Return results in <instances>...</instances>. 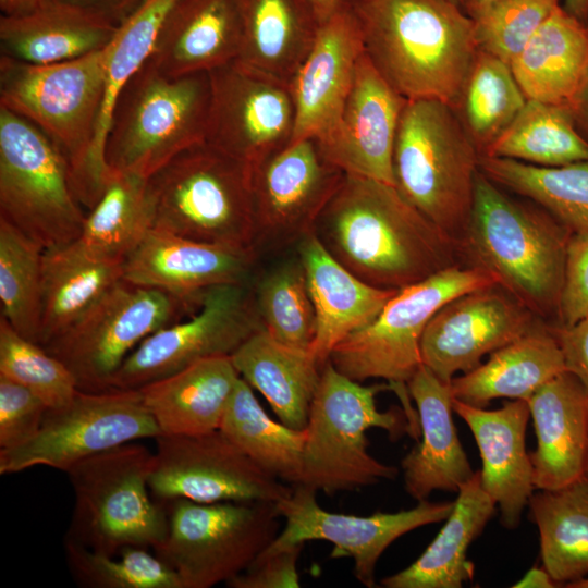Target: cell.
I'll use <instances>...</instances> for the list:
<instances>
[{
  "mask_svg": "<svg viewBox=\"0 0 588 588\" xmlns=\"http://www.w3.org/2000/svg\"><path fill=\"white\" fill-rule=\"evenodd\" d=\"M407 390L417 406L420 441L401 461L404 489L417 502L437 490L457 492L475 471L454 425L451 382L421 365Z\"/></svg>",
  "mask_w": 588,
  "mask_h": 588,
  "instance_id": "d4e9b609",
  "label": "cell"
},
{
  "mask_svg": "<svg viewBox=\"0 0 588 588\" xmlns=\"http://www.w3.org/2000/svg\"><path fill=\"white\" fill-rule=\"evenodd\" d=\"M208 73V144L250 168L292 142L295 107L290 85L237 60Z\"/></svg>",
  "mask_w": 588,
  "mask_h": 588,
  "instance_id": "d6986e66",
  "label": "cell"
},
{
  "mask_svg": "<svg viewBox=\"0 0 588 588\" xmlns=\"http://www.w3.org/2000/svg\"><path fill=\"white\" fill-rule=\"evenodd\" d=\"M500 0H466L464 11L474 20Z\"/></svg>",
  "mask_w": 588,
  "mask_h": 588,
  "instance_id": "91938a15",
  "label": "cell"
},
{
  "mask_svg": "<svg viewBox=\"0 0 588 588\" xmlns=\"http://www.w3.org/2000/svg\"><path fill=\"white\" fill-rule=\"evenodd\" d=\"M149 476L154 499L200 503L279 502L293 486L258 467L220 429L198 434H159Z\"/></svg>",
  "mask_w": 588,
  "mask_h": 588,
  "instance_id": "2e32d148",
  "label": "cell"
},
{
  "mask_svg": "<svg viewBox=\"0 0 588 588\" xmlns=\"http://www.w3.org/2000/svg\"><path fill=\"white\" fill-rule=\"evenodd\" d=\"M154 453L135 441L85 458L68 471L74 506L64 540L108 555L157 549L168 535L166 505L149 490Z\"/></svg>",
  "mask_w": 588,
  "mask_h": 588,
  "instance_id": "ba28073f",
  "label": "cell"
},
{
  "mask_svg": "<svg viewBox=\"0 0 588 588\" xmlns=\"http://www.w3.org/2000/svg\"><path fill=\"white\" fill-rule=\"evenodd\" d=\"M313 232L354 275L381 289L399 291L461 264L455 238L373 179L345 174Z\"/></svg>",
  "mask_w": 588,
  "mask_h": 588,
  "instance_id": "6da1fadb",
  "label": "cell"
},
{
  "mask_svg": "<svg viewBox=\"0 0 588 588\" xmlns=\"http://www.w3.org/2000/svg\"><path fill=\"white\" fill-rule=\"evenodd\" d=\"M168 535L155 553L183 588H210L241 574L280 532L277 503L268 501L162 502Z\"/></svg>",
  "mask_w": 588,
  "mask_h": 588,
  "instance_id": "8fae6325",
  "label": "cell"
},
{
  "mask_svg": "<svg viewBox=\"0 0 588 588\" xmlns=\"http://www.w3.org/2000/svg\"><path fill=\"white\" fill-rule=\"evenodd\" d=\"M384 390H391L389 383L364 385L330 360L323 365L304 429L302 485L332 495L396 477L395 466L369 453L366 432L380 428L399 438L415 428L403 408L378 409L376 396Z\"/></svg>",
  "mask_w": 588,
  "mask_h": 588,
  "instance_id": "5b68a950",
  "label": "cell"
},
{
  "mask_svg": "<svg viewBox=\"0 0 588 588\" xmlns=\"http://www.w3.org/2000/svg\"><path fill=\"white\" fill-rule=\"evenodd\" d=\"M568 230L546 210L506 195L480 170L458 240L465 265L489 272L535 316L559 310Z\"/></svg>",
  "mask_w": 588,
  "mask_h": 588,
  "instance_id": "3957f363",
  "label": "cell"
},
{
  "mask_svg": "<svg viewBox=\"0 0 588 588\" xmlns=\"http://www.w3.org/2000/svg\"><path fill=\"white\" fill-rule=\"evenodd\" d=\"M305 543L283 550L261 552L241 574L229 580V588H298L297 562Z\"/></svg>",
  "mask_w": 588,
  "mask_h": 588,
  "instance_id": "f907efd6",
  "label": "cell"
},
{
  "mask_svg": "<svg viewBox=\"0 0 588 588\" xmlns=\"http://www.w3.org/2000/svg\"><path fill=\"white\" fill-rule=\"evenodd\" d=\"M497 504L475 471L457 491L443 527L421 555L406 568L381 580L387 588H461L474 577L467 559L471 542L482 532Z\"/></svg>",
  "mask_w": 588,
  "mask_h": 588,
  "instance_id": "836d02e7",
  "label": "cell"
},
{
  "mask_svg": "<svg viewBox=\"0 0 588 588\" xmlns=\"http://www.w3.org/2000/svg\"><path fill=\"white\" fill-rule=\"evenodd\" d=\"M479 158L454 108L436 99L406 101L393 150L395 187L457 242L471 211Z\"/></svg>",
  "mask_w": 588,
  "mask_h": 588,
  "instance_id": "8992f818",
  "label": "cell"
},
{
  "mask_svg": "<svg viewBox=\"0 0 588 588\" xmlns=\"http://www.w3.org/2000/svg\"><path fill=\"white\" fill-rule=\"evenodd\" d=\"M107 48L51 64L0 57V106L38 127L69 166L75 195L89 210L105 187L94 169Z\"/></svg>",
  "mask_w": 588,
  "mask_h": 588,
  "instance_id": "277c9868",
  "label": "cell"
},
{
  "mask_svg": "<svg viewBox=\"0 0 588 588\" xmlns=\"http://www.w3.org/2000/svg\"><path fill=\"white\" fill-rule=\"evenodd\" d=\"M527 100L568 109L588 74V22L559 4L511 63Z\"/></svg>",
  "mask_w": 588,
  "mask_h": 588,
  "instance_id": "f1b7e54d",
  "label": "cell"
},
{
  "mask_svg": "<svg viewBox=\"0 0 588 588\" xmlns=\"http://www.w3.org/2000/svg\"><path fill=\"white\" fill-rule=\"evenodd\" d=\"M81 206L54 144L0 106V218L47 249L81 236Z\"/></svg>",
  "mask_w": 588,
  "mask_h": 588,
  "instance_id": "30bf717a",
  "label": "cell"
},
{
  "mask_svg": "<svg viewBox=\"0 0 588 588\" xmlns=\"http://www.w3.org/2000/svg\"><path fill=\"white\" fill-rule=\"evenodd\" d=\"M357 19L347 0L320 24L315 42L290 84L295 126L292 142L321 138L335 123L364 54Z\"/></svg>",
  "mask_w": 588,
  "mask_h": 588,
  "instance_id": "603a6c76",
  "label": "cell"
},
{
  "mask_svg": "<svg viewBox=\"0 0 588 588\" xmlns=\"http://www.w3.org/2000/svg\"><path fill=\"white\" fill-rule=\"evenodd\" d=\"M148 192L155 229L203 243L255 248L250 168L206 140L148 177Z\"/></svg>",
  "mask_w": 588,
  "mask_h": 588,
  "instance_id": "9c48e42d",
  "label": "cell"
},
{
  "mask_svg": "<svg viewBox=\"0 0 588 588\" xmlns=\"http://www.w3.org/2000/svg\"><path fill=\"white\" fill-rule=\"evenodd\" d=\"M191 305L164 291L121 280L44 347L72 371L81 391L110 390L125 358Z\"/></svg>",
  "mask_w": 588,
  "mask_h": 588,
  "instance_id": "4fadbf2b",
  "label": "cell"
},
{
  "mask_svg": "<svg viewBox=\"0 0 588 588\" xmlns=\"http://www.w3.org/2000/svg\"><path fill=\"white\" fill-rule=\"evenodd\" d=\"M317 16L320 23L324 22L329 16H331L339 7L344 2V0H310Z\"/></svg>",
  "mask_w": 588,
  "mask_h": 588,
  "instance_id": "6f0895ef",
  "label": "cell"
},
{
  "mask_svg": "<svg viewBox=\"0 0 588 588\" xmlns=\"http://www.w3.org/2000/svg\"><path fill=\"white\" fill-rule=\"evenodd\" d=\"M453 411L477 443L482 461L481 486L499 506L501 524L515 529L536 489L525 442L528 402L510 400L500 408L486 409L453 399Z\"/></svg>",
  "mask_w": 588,
  "mask_h": 588,
  "instance_id": "cb8c5ba5",
  "label": "cell"
},
{
  "mask_svg": "<svg viewBox=\"0 0 588 588\" xmlns=\"http://www.w3.org/2000/svg\"><path fill=\"white\" fill-rule=\"evenodd\" d=\"M527 102L511 65L478 50L456 112L480 155Z\"/></svg>",
  "mask_w": 588,
  "mask_h": 588,
  "instance_id": "b9f144b4",
  "label": "cell"
},
{
  "mask_svg": "<svg viewBox=\"0 0 588 588\" xmlns=\"http://www.w3.org/2000/svg\"><path fill=\"white\" fill-rule=\"evenodd\" d=\"M565 363L566 371L573 373L588 393V317L572 326L551 329Z\"/></svg>",
  "mask_w": 588,
  "mask_h": 588,
  "instance_id": "816d5d0a",
  "label": "cell"
},
{
  "mask_svg": "<svg viewBox=\"0 0 588 588\" xmlns=\"http://www.w3.org/2000/svg\"><path fill=\"white\" fill-rule=\"evenodd\" d=\"M559 0H500L474 19L479 50L511 65Z\"/></svg>",
  "mask_w": 588,
  "mask_h": 588,
  "instance_id": "7dc6e473",
  "label": "cell"
},
{
  "mask_svg": "<svg viewBox=\"0 0 588 588\" xmlns=\"http://www.w3.org/2000/svg\"><path fill=\"white\" fill-rule=\"evenodd\" d=\"M37 0H0V8L4 15H15L30 10Z\"/></svg>",
  "mask_w": 588,
  "mask_h": 588,
  "instance_id": "9f6ffc18",
  "label": "cell"
},
{
  "mask_svg": "<svg viewBox=\"0 0 588 588\" xmlns=\"http://www.w3.org/2000/svg\"><path fill=\"white\" fill-rule=\"evenodd\" d=\"M563 8L583 22H588V0H564Z\"/></svg>",
  "mask_w": 588,
  "mask_h": 588,
  "instance_id": "680465c9",
  "label": "cell"
},
{
  "mask_svg": "<svg viewBox=\"0 0 588 588\" xmlns=\"http://www.w3.org/2000/svg\"><path fill=\"white\" fill-rule=\"evenodd\" d=\"M535 315L494 284L462 294L442 306L420 341L421 363L440 380L451 382L482 357L534 329Z\"/></svg>",
  "mask_w": 588,
  "mask_h": 588,
  "instance_id": "ffe728a7",
  "label": "cell"
},
{
  "mask_svg": "<svg viewBox=\"0 0 588 588\" xmlns=\"http://www.w3.org/2000/svg\"><path fill=\"white\" fill-rule=\"evenodd\" d=\"M479 170L499 186L532 200L571 233L588 232V159L539 167L480 156Z\"/></svg>",
  "mask_w": 588,
  "mask_h": 588,
  "instance_id": "f35d334b",
  "label": "cell"
},
{
  "mask_svg": "<svg viewBox=\"0 0 588 588\" xmlns=\"http://www.w3.org/2000/svg\"><path fill=\"white\" fill-rule=\"evenodd\" d=\"M0 376L26 387L49 408L69 403L78 391L72 371L44 346L0 319Z\"/></svg>",
  "mask_w": 588,
  "mask_h": 588,
  "instance_id": "bcb514c9",
  "label": "cell"
},
{
  "mask_svg": "<svg viewBox=\"0 0 588 588\" xmlns=\"http://www.w3.org/2000/svg\"><path fill=\"white\" fill-rule=\"evenodd\" d=\"M44 250L0 218L1 317L17 333L37 344L42 321Z\"/></svg>",
  "mask_w": 588,
  "mask_h": 588,
  "instance_id": "7bdbcfd3",
  "label": "cell"
},
{
  "mask_svg": "<svg viewBox=\"0 0 588 588\" xmlns=\"http://www.w3.org/2000/svg\"><path fill=\"white\" fill-rule=\"evenodd\" d=\"M242 64L287 85L310 51L320 21L310 0H238Z\"/></svg>",
  "mask_w": 588,
  "mask_h": 588,
  "instance_id": "d6a6232c",
  "label": "cell"
},
{
  "mask_svg": "<svg viewBox=\"0 0 588 588\" xmlns=\"http://www.w3.org/2000/svg\"><path fill=\"white\" fill-rule=\"evenodd\" d=\"M316 314V335L310 353L321 367L332 350L380 314L396 290L366 283L324 248L314 232L297 242Z\"/></svg>",
  "mask_w": 588,
  "mask_h": 588,
  "instance_id": "4316f807",
  "label": "cell"
},
{
  "mask_svg": "<svg viewBox=\"0 0 588 588\" xmlns=\"http://www.w3.org/2000/svg\"><path fill=\"white\" fill-rule=\"evenodd\" d=\"M219 429L266 473L291 486L302 482L305 430L271 419L243 378Z\"/></svg>",
  "mask_w": 588,
  "mask_h": 588,
  "instance_id": "74e56055",
  "label": "cell"
},
{
  "mask_svg": "<svg viewBox=\"0 0 588 588\" xmlns=\"http://www.w3.org/2000/svg\"><path fill=\"white\" fill-rule=\"evenodd\" d=\"M539 531L542 566L560 585L588 575V475L556 489H538L528 501Z\"/></svg>",
  "mask_w": 588,
  "mask_h": 588,
  "instance_id": "8d00e7d4",
  "label": "cell"
},
{
  "mask_svg": "<svg viewBox=\"0 0 588 588\" xmlns=\"http://www.w3.org/2000/svg\"><path fill=\"white\" fill-rule=\"evenodd\" d=\"M585 475H588V457H587V464H586V471Z\"/></svg>",
  "mask_w": 588,
  "mask_h": 588,
  "instance_id": "be15d7a7",
  "label": "cell"
},
{
  "mask_svg": "<svg viewBox=\"0 0 588 588\" xmlns=\"http://www.w3.org/2000/svg\"><path fill=\"white\" fill-rule=\"evenodd\" d=\"M572 114L578 131L588 140V74L572 110Z\"/></svg>",
  "mask_w": 588,
  "mask_h": 588,
  "instance_id": "11a10c76",
  "label": "cell"
},
{
  "mask_svg": "<svg viewBox=\"0 0 588 588\" xmlns=\"http://www.w3.org/2000/svg\"><path fill=\"white\" fill-rule=\"evenodd\" d=\"M567 588H588V577L580 578L576 581L567 584Z\"/></svg>",
  "mask_w": 588,
  "mask_h": 588,
  "instance_id": "94428289",
  "label": "cell"
},
{
  "mask_svg": "<svg viewBox=\"0 0 588 588\" xmlns=\"http://www.w3.org/2000/svg\"><path fill=\"white\" fill-rule=\"evenodd\" d=\"M537 444L529 453L535 488L556 489L585 475L588 457V393L563 371L528 400Z\"/></svg>",
  "mask_w": 588,
  "mask_h": 588,
  "instance_id": "83f0119b",
  "label": "cell"
},
{
  "mask_svg": "<svg viewBox=\"0 0 588 588\" xmlns=\"http://www.w3.org/2000/svg\"><path fill=\"white\" fill-rule=\"evenodd\" d=\"M566 371L551 330L536 329L492 352L486 363L454 377V399L485 407L494 399L528 400L540 387Z\"/></svg>",
  "mask_w": 588,
  "mask_h": 588,
  "instance_id": "e575fe53",
  "label": "cell"
},
{
  "mask_svg": "<svg viewBox=\"0 0 588 588\" xmlns=\"http://www.w3.org/2000/svg\"><path fill=\"white\" fill-rule=\"evenodd\" d=\"M119 26L63 0H37L0 17L1 56L32 64L69 61L106 48Z\"/></svg>",
  "mask_w": 588,
  "mask_h": 588,
  "instance_id": "f546056e",
  "label": "cell"
},
{
  "mask_svg": "<svg viewBox=\"0 0 588 588\" xmlns=\"http://www.w3.org/2000/svg\"><path fill=\"white\" fill-rule=\"evenodd\" d=\"M480 156L560 167L588 159V140L578 131L568 109L527 100L513 122Z\"/></svg>",
  "mask_w": 588,
  "mask_h": 588,
  "instance_id": "60d3db41",
  "label": "cell"
},
{
  "mask_svg": "<svg viewBox=\"0 0 588 588\" xmlns=\"http://www.w3.org/2000/svg\"><path fill=\"white\" fill-rule=\"evenodd\" d=\"M368 59L405 99L457 109L478 53L474 20L450 0H347Z\"/></svg>",
  "mask_w": 588,
  "mask_h": 588,
  "instance_id": "7a4b0ae2",
  "label": "cell"
},
{
  "mask_svg": "<svg viewBox=\"0 0 588 588\" xmlns=\"http://www.w3.org/2000/svg\"><path fill=\"white\" fill-rule=\"evenodd\" d=\"M65 560L77 585L87 588H183L176 572L147 548L125 547L115 555L64 540Z\"/></svg>",
  "mask_w": 588,
  "mask_h": 588,
  "instance_id": "f6af8a7d",
  "label": "cell"
},
{
  "mask_svg": "<svg viewBox=\"0 0 588 588\" xmlns=\"http://www.w3.org/2000/svg\"><path fill=\"white\" fill-rule=\"evenodd\" d=\"M559 586L543 566L531 567L522 579L513 585L514 588H554Z\"/></svg>",
  "mask_w": 588,
  "mask_h": 588,
  "instance_id": "db71d44e",
  "label": "cell"
},
{
  "mask_svg": "<svg viewBox=\"0 0 588 588\" xmlns=\"http://www.w3.org/2000/svg\"><path fill=\"white\" fill-rule=\"evenodd\" d=\"M152 228L148 179L113 172L100 199L85 217L77 242L99 258L123 262Z\"/></svg>",
  "mask_w": 588,
  "mask_h": 588,
  "instance_id": "ab89813d",
  "label": "cell"
},
{
  "mask_svg": "<svg viewBox=\"0 0 588 588\" xmlns=\"http://www.w3.org/2000/svg\"><path fill=\"white\" fill-rule=\"evenodd\" d=\"M159 434L139 389L78 390L69 403L47 409L34 438L16 448L0 450V474L35 466L66 473L98 453Z\"/></svg>",
  "mask_w": 588,
  "mask_h": 588,
  "instance_id": "5bb4252c",
  "label": "cell"
},
{
  "mask_svg": "<svg viewBox=\"0 0 588 588\" xmlns=\"http://www.w3.org/2000/svg\"><path fill=\"white\" fill-rule=\"evenodd\" d=\"M558 313L561 326L588 317V232L568 237Z\"/></svg>",
  "mask_w": 588,
  "mask_h": 588,
  "instance_id": "681fc988",
  "label": "cell"
},
{
  "mask_svg": "<svg viewBox=\"0 0 588 588\" xmlns=\"http://www.w3.org/2000/svg\"><path fill=\"white\" fill-rule=\"evenodd\" d=\"M262 328L248 283H229L206 291L197 313L170 323L142 341L125 358L110 390L138 389L203 359L231 356Z\"/></svg>",
  "mask_w": 588,
  "mask_h": 588,
  "instance_id": "9a60e30c",
  "label": "cell"
},
{
  "mask_svg": "<svg viewBox=\"0 0 588 588\" xmlns=\"http://www.w3.org/2000/svg\"><path fill=\"white\" fill-rule=\"evenodd\" d=\"M48 408L26 387L0 376V450L16 448L34 438Z\"/></svg>",
  "mask_w": 588,
  "mask_h": 588,
  "instance_id": "c3c4849f",
  "label": "cell"
},
{
  "mask_svg": "<svg viewBox=\"0 0 588 588\" xmlns=\"http://www.w3.org/2000/svg\"><path fill=\"white\" fill-rule=\"evenodd\" d=\"M316 493L308 486L294 485L291 494L277 502L284 528L262 552L309 540L329 541L333 544L330 556L352 559L354 577L367 588L376 587L377 563L391 543L414 529L445 520L454 505V501L426 500L409 510L358 516L326 511Z\"/></svg>",
  "mask_w": 588,
  "mask_h": 588,
  "instance_id": "ac0fdd59",
  "label": "cell"
},
{
  "mask_svg": "<svg viewBox=\"0 0 588 588\" xmlns=\"http://www.w3.org/2000/svg\"><path fill=\"white\" fill-rule=\"evenodd\" d=\"M230 357L241 378L261 393L282 424L306 428L322 370L310 351L283 344L260 329Z\"/></svg>",
  "mask_w": 588,
  "mask_h": 588,
  "instance_id": "1f68e13d",
  "label": "cell"
},
{
  "mask_svg": "<svg viewBox=\"0 0 588 588\" xmlns=\"http://www.w3.org/2000/svg\"><path fill=\"white\" fill-rule=\"evenodd\" d=\"M241 376L230 356L197 362L139 389L161 434L218 430Z\"/></svg>",
  "mask_w": 588,
  "mask_h": 588,
  "instance_id": "4dcf8cb0",
  "label": "cell"
},
{
  "mask_svg": "<svg viewBox=\"0 0 588 588\" xmlns=\"http://www.w3.org/2000/svg\"><path fill=\"white\" fill-rule=\"evenodd\" d=\"M210 98L208 72L168 76L147 59L114 103L105 144L110 170L148 179L204 142Z\"/></svg>",
  "mask_w": 588,
  "mask_h": 588,
  "instance_id": "52a82bcc",
  "label": "cell"
},
{
  "mask_svg": "<svg viewBox=\"0 0 588 588\" xmlns=\"http://www.w3.org/2000/svg\"><path fill=\"white\" fill-rule=\"evenodd\" d=\"M257 255L254 247L203 243L152 228L124 259L123 280L199 305L213 286L248 283Z\"/></svg>",
  "mask_w": 588,
  "mask_h": 588,
  "instance_id": "7402d4cb",
  "label": "cell"
},
{
  "mask_svg": "<svg viewBox=\"0 0 588 588\" xmlns=\"http://www.w3.org/2000/svg\"><path fill=\"white\" fill-rule=\"evenodd\" d=\"M242 41L238 0H176L148 61L173 77L210 72L236 60Z\"/></svg>",
  "mask_w": 588,
  "mask_h": 588,
  "instance_id": "484cf974",
  "label": "cell"
},
{
  "mask_svg": "<svg viewBox=\"0 0 588 588\" xmlns=\"http://www.w3.org/2000/svg\"><path fill=\"white\" fill-rule=\"evenodd\" d=\"M344 176L315 137L291 142L252 166L256 250L283 247L311 233Z\"/></svg>",
  "mask_w": 588,
  "mask_h": 588,
  "instance_id": "e0dca14e",
  "label": "cell"
},
{
  "mask_svg": "<svg viewBox=\"0 0 588 588\" xmlns=\"http://www.w3.org/2000/svg\"><path fill=\"white\" fill-rule=\"evenodd\" d=\"M121 280L123 262L99 258L77 240L45 249L39 344L64 332Z\"/></svg>",
  "mask_w": 588,
  "mask_h": 588,
  "instance_id": "d590c367",
  "label": "cell"
},
{
  "mask_svg": "<svg viewBox=\"0 0 588 588\" xmlns=\"http://www.w3.org/2000/svg\"><path fill=\"white\" fill-rule=\"evenodd\" d=\"M115 26L131 16L145 0H63Z\"/></svg>",
  "mask_w": 588,
  "mask_h": 588,
  "instance_id": "f5cc1de1",
  "label": "cell"
},
{
  "mask_svg": "<svg viewBox=\"0 0 588 588\" xmlns=\"http://www.w3.org/2000/svg\"><path fill=\"white\" fill-rule=\"evenodd\" d=\"M406 101L364 52L335 123L317 138L323 155L345 174L395 186L393 150Z\"/></svg>",
  "mask_w": 588,
  "mask_h": 588,
  "instance_id": "44dd1931",
  "label": "cell"
},
{
  "mask_svg": "<svg viewBox=\"0 0 588 588\" xmlns=\"http://www.w3.org/2000/svg\"><path fill=\"white\" fill-rule=\"evenodd\" d=\"M253 294L265 331L283 344L310 350L316 314L298 255L265 273Z\"/></svg>",
  "mask_w": 588,
  "mask_h": 588,
  "instance_id": "ee69618b",
  "label": "cell"
},
{
  "mask_svg": "<svg viewBox=\"0 0 588 588\" xmlns=\"http://www.w3.org/2000/svg\"><path fill=\"white\" fill-rule=\"evenodd\" d=\"M450 1L457 4V5H460L463 9H464L465 2H466V0H450Z\"/></svg>",
  "mask_w": 588,
  "mask_h": 588,
  "instance_id": "6125c7cd",
  "label": "cell"
},
{
  "mask_svg": "<svg viewBox=\"0 0 588 588\" xmlns=\"http://www.w3.org/2000/svg\"><path fill=\"white\" fill-rule=\"evenodd\" d=\"M494 284L495 279L478 267L445 268L399 290L372 322L332 350L329 360L358 382L383 379L389 384H407L422 365L420 341L434 314L462 294Z\"/></svg>",
  "mask_w": 588,
  "mask_h": 588,
  "instance_id": "7c38bea8",
  "label": "cell"
}]
</instances>
